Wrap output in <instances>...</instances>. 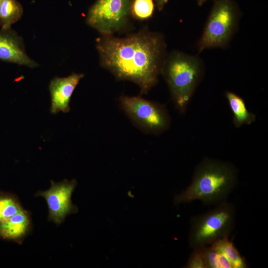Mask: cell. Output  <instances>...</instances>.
I'll list each match as a JSON object with an SVG mask.
<instances>
[{
    "mask_svg": "<svg viewBox=\"0 0 268 268\" xmlns=\"http://www.w3.org/2000/svg\"><path fill=\"white\" fill-rule=\"evenodd\" d=\"M225 95L233 115V123L236 127L250 125L255 121V115L248 110L242 97L230 91H227Z\"/></svg>",
    "mask_w": 268,
    "mask_h": 268,
    "instance_id": "12",
    "label": "cell"
},
{
    "mask_svg": "<svg viewBox=\"0 0 268 268\" xmlns=\"http://www.w3.org/2000/svg\"><path fill=\"white\" fill-rule=\"evenodd\" d=\"M238 181L237 171L231 163L204 159L196 167L190 185L175 196V204L196 200L207 205L226 201Z\"/></svg>",
    "mask_w": 268,
    "mask_h": 268,
    "instance_id": "2",
    "label": "cell"
},
{
    "mask_svg": "<svg viewBox=\"0 0 268 268\" xmlns=\"http://www.w3.org/2000/svg\"><path fill=\"white\" fill-rule=\"evenodd\" d=\"M210 245L222 253L229 261L233 268L248 267L246 259L241 255L233 243L229 239V237L217 240Z\"/></svg>",
    "mask_w": 268,
    "mask_h": 268,
    "instance_id": "13",
    "label": "cell"
},
{
    "mask_svg": "<svg viewBox=\"0 0 268 268\" xmlns=\"http://www.w3.org/2000/svg\"><path fill=\"white\" fill-rule=\"evenodd\" d=\"M241 12L233 0H213L202 35L197 42L198 53L206 49L226 48L238 29Z\"/></svg>",
    "mask_w": 268,
    "mask_h": 268,
    "instance_id": "4",
    "label": "cell"
},
{
    "mask_svg": "<svg viewBox=\"0 0 268 268\" xmlns=\"http://www.w3.org/2000/svg\"><path fill=\"white\" fill-rule=\"evenodd\" d=\"M0 60L31 68L39 66L26 54L22 38L11 28L0 30Z\"/></svg>",
    "mask_w": 268,
    "mask_h": 268,
    "instance_id": "9",
    "label": "cell"
},
{
    "mask_svg": "<svg viewBox=\"0 0 268 268\" xmlns=\"http://www.w3.org/2000/svg\"><path fill=\"white\" fill-rule=\"evenodd\" d=\"M216 205L210 210L192 218L189 237L191 248L210 245L230 234L235 224V207L226 201Z\"/></svg>",
    "mask_w": 268,
    "mask_h": 268,
    "instance_id": "5",
    "label": "cell"
},
{
    "mask_svg": "<svg viewBox=\"0 0 268 268\" xmlns=\"http://www.w3.org/2000/svg\"><path fill=\"white\" fill-rule=\"evenodd\" d=\"M76 184L75 179L70 181L65 179L58 183L51 181V185L48 190L36 193L35 196L42 197L46 201L49 221L59 225L64 221L67 215L77 212V207L72 203L71 200Z\"/></svg>",
    "mask_w": 268,
    "mask_h": 268,
    "instance_id": "8",
    "label": "cell"
},
{
    "mask_svg": "<svg viewBox=\"0 0 268 268\" xmlns=\"http://www.w3.org/2000/svg\"><path fill=\"white\" fill-rule=\"evenodd\" d=\"M203 65L197 56L173 51L164 60L161 73L177 110L184 113L201 79Z\"/></svg>",
    "mask_w": 268,
    "mask_h": 268,
    "instance_id": "3",
    "label": "cell"
},
{
    "mask_svg": "<svg viewBox=\"0 0 268 268\" xmlns=\"http://www.w3.org/2000/svg\"><path fill=\"white\" fill-rule=\"evenodd\" d=\"M22 6L17 0H1L0 3V25L1 29L11 28L12 24L22 16Z\"/></svg>",
    "mask_w": 268,
    "mask_h": 268,
    "instance_id": "14",
    "label": "cell"
},
{
    "mask_svg": "<svg viewBox=\"0 0 268 268\" xmlns=\"http://www.w3.org/2000/svg\"><path fill=\"white\" fill-rule=\"evenodd\" d=\"M169 0H153L155 6L158 10H162Z\"/></svg>",
    "mask_w": 268,
    "mask_h": 268,
    "instance_id": "19",
    "label": "cell"
},
{
    "mask_svg": "<svg viewBox=\"0 0 268 268\" xmlns=\"http://www.w3.org/2000/svg\"><path fill=\"white\" fill-rule=\"evenodd\" d=\"M121 107L132 123L145 133L157 134L167 130L170 118L164 106L139 96H121Z\"/></svg>",
    "mask_w": 268,
    "mask_h": 268,
    "instance_id": "6",
    "label": "cell"
},
{
    "mask_svg": "<svg viewBox=\"0 0 268 268\" xmlns=\"http://www.w3.org/2000/svg\"><path fill=\"white\" fill-rule=\"evenodd\" d=\"M132 0H96L89 8L86 24L101 35H113L127 24Z\"/></svg>",
    "mask_w": 268,
    "mask_h": 268,
    "instance_id": "7",
    "label": "cell"
},
{
    "mask_svg": "<svg viewBox=\"0 0 268 268\" xmlns=\"http://www.w3.org/2000/svg\"><path fill=\"white\" fill-rule=\"evenodd\" d=\"M1 0H0V3Z\"/></svg>",
    "mask_w": 268,
    "mask_h": 268,
    "instance_id": "21",
    "label": "cell"
},
{
    "mask_svg": "<svg viewBox=\"0 0 268 268\" xmlns=\"http://www.w3.org/2000/svg\"><path fill=\"white\" fill-rule=\"evenodd\" d=\"M184 268H206L205 261L201 247L193 248Z\"/></svg>",
    "mask_w": 268,
    "mask_h": 268,
    "instance_id": "18",
    "label": "cell"
},
{
    "mask_svg": "<svg viewBox=\"0 0 268 268\" xmlns=\"http://www.w3.org/2000/svg\"><path fill=\"white\" fill-rule=\"evenodd\" d=\"M155 5L153 0H132L131 16L139 20H145L153 15Z\"/></svg>",
    "mask_w": 268,
    "mask_h": 268,
    "instance_id": "17",
    "label": "cell"
},
{
    "mask_svg": "<svg viewBox=\"0 0 268 268\" xmlns=\"http://www.w3.org/2000/svg\"><path fill=\"white\" fill-rule=\"evenodd\" d=\"M206 268H233L229 261L210 245L201 247Z\"/></svg>",
    "mask_w": 268,
    "mask_h": 268,
    "instance_id": "16",
    "label": "cell"
},
{
    "mask_svg": "<svg viewBox=\"0 0 268 268\" xmlns=\"http://www.w3.org/2000/svg\"><path fill=\"white\" fill-rule=\"evenodd\" d=\"M96 47L101 66L117 79L137 84L140 95L157 83L167 55L163 35L146 29L124 37L101 35Z\"/></svg>",
    "mask_w": 268,
    "mask_h": 268,
    "instance_id": "1",
    "label": "cell"
},
{
    "mask_svg": "<svg viewBox=\"0 0 268 268\" xmlns=\"http://www.w3.org/2000/svg\"><path fill=\"white\" fill-rule=\"evenodd\" d=\"M30 213L23 209L0 222V238L21 244L31 230Z\"/></svg>",
    "mask_w": 268,
    "mask_h": 268,
    "instance_id": "11",
    "label": "cell"
},
{
    "mask_svg": "<svg viewBox=\"0 0 268 268\" xmlns=\"http://www.w3.org/2000/svg\"><path fill=\"white\" fill-rule=\"evenodd\" d=\"M84 75L83 73H73L65 77H55L51 80L49 87L52 114L56 115L60 112L67 113L70 111L71 95Z\"/></svg>",
    "mask_w": 268,
    "mask_h": 268,
    "instance_id": "10",
    "label": "cell"
},
{
    "mask_svg": "<svg viewBox=\"0 0 268 268\" xmlns=\"http://www.w3.org/2000/svg\"><path fill=\"white\" fill-rule=\"evenodd\" d=\"M23 209L17 197L11 193L0 191V222Z\"/></svg>",
    "mask_w": 268,
    "mask_h": 268,
    "instance_id": "15",
    "label": "cell"
},
{
    "mask_svg": "<svg viewBox=\"0 0 268 268\" xmlns=\"http://www.w3.org/2000/svg\"><path fill=\"white\" fill-rule=\"evenodd\" d=\"M207 0H197L198 5H202Z\"/></svg>",
    "mask_w": 268,
    "mask_h": 268,
    "instance_id": "20",
    "label": "cell"
}]
</instances>
